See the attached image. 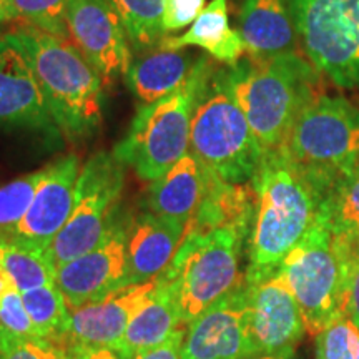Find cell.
<instances>
[{
	"label": "cell",
	"instance_id": "obj_26",
	"mask_svg": "<svg viewBox=\"0 0 359 359\" xmlns=\"http://www.w3.org/2000/svg\"><path fill=\"white\" fill-rule=\"evenodd\" d=\"M0 266L12 278L20 293L55 283V271L42 251L0 233Z\"/></svg>",
	"mask_w": 359,
	"mask_h": 359
},
{
	"label": "cell",
	"instance_id": "obj_36",
	"mask_svg": "<svg viewBox=\"0 0 359 359\" xmlns=\"http://www.w3.org/2000/svg\"><path fill=\"white\" fill-rule=\"evenodd\" d=\"M58 359H123L111 348H80L67 346L57 349Z\"/></svg>",
	"mask_w": 359,
	"mask_h": 359
},
{
	"label": "cell",
	"instance_id": "obj_38",
	"mask_svg": "<svg viewBox=\"0 0 359 359\" xmlns=\"http://www.w3.org/2000/svg\"><path fill=\"white\" fill-rule=\"evenodd\" d=\"M251 359H294V349L276 353V354H263V356H255Z\"/></svg>",
	"mask_w": 359,
	"mask_h": 359
},
{
	"label": "cell",
	"instance_id": "obj_39",
	"mask_svg": "<svg viewBox=\"0 0 359 359\" xmlns=\"http://www.w3.org/2000/svg\"><path fill=\"white\" fill-rule=\"evenodd\" d=\"M351 246H353V250L356 251V253L359 255V238L358 240H354V241H351Z\"/></svg>",
	"mask_w": 359,
	"mask_h": 359
},
{
	"label": "cell",
	"instance_id": "obj_19",
	"mask_svg": "<svg viewBox=\"0 0 359 359\" xmlns=\"http://www.w3.org/2000/svg\"><path fill=\"white\" fill-rule=\"evenodd\" d=\"M240 34L246 53L266 58L296 52V34L290 0H243Z\"/></svg>",
	"mask_w": 359,
	"mask_h": 359
},
{
	"label": "cell",
	"instance_id": "obj_24",
	"mask_svg": "<svg viewBox=\"0 0 359 359\" xmlns=\"http://www.w3.org/2000/svg\"><path fill=\"white\" fill-rule=\"evenodd\" d=\"M25 311L42 343L60 349L67 343L70 327V309L55 283L22 293Z\"/></svg>",
	"mask_w": 359,
	"mask_h": 359
},
{
	"label": "cell",
	"instance_id": "obj_2",
	"mask_svg": "<svg viewBox=\"0 0 359 359\" xmlns=\"http://www.w3.org/2000/svg\"><path fill=\"white\" fill-rule=\"evenodd\" d=\"M6 39L29 60L58 132L79 140L100 127L103 80L69 39L29 24L15 27Z\"/></svg>",
	"mask_w": 359,
	"mask_h": 359
},
{
	"label": "cell",
	"instance_id": "obj_28",
	"mask_svg": "<svg viewBox=\"0 0 359 359\" xmlns=\"http://www.w3.org/2000/svg\"><path fill=\"white\" fill-rule=\"evenodd\" d=\"M47 173V167L0 187V233H11L32 203L35 191Z\"/></svg>",
	"mask_w": 359,
	"mask_h": 359
},
{
	"label": "cell",
	"instance_id": "obj_10",
	"mask_svg": "<svg viewBox=\"0 0 359 359\" xmlns=\"http://www.w3.org/2000/svg\"><path fill=\"white\" fill-rule=\"evenodd\" d=\"M309 64L339 87L359 85V0H290Z\"/></svg>",
	"mask_w": 359,
	"mask_h": 359
},
{
	"label": "cell",
	"instance_id": "obj_23",
	"mask_svg": "<svg viewBox=\"0 0 359 359\" xmlns=\"http://www.w3.org/2000/svg\"><path fill=\"white\" fill-rule=\"evenodd\" d=\"M196 58L185 50H156L132 58L125 82L140 102V105L155 103L178 90L190 77Z\"/></svg>",
	"mask_w": 359,
	"mask_h": 359
},
{
	"label": "cell",
	"instance_id": "obj_27",
	"mask_svg": "<svg viewBox=\"0 0 359 359\" xmlns=\"http://www.w3.org/2000/svg\"><path fill=\"white\" fill-rule=\"evenodd\" d=\"M120 17L130 43L137 50L158 47L163 40L165 0H107Z\"/></svg>",
	"mask_w": 359,
	"mask_h": 359
},
{
	"label": "cell",
	"instance_id": "obj_6",
	"mask_svg": "<svg viewBox=\"0 0 359 359\" xmlns=\"http://www.w3.org/2000/svg\"><path fill=\"white\" fill-rule=\"evenodd\" d=\"M283 151L318 195L359 172V109L343 97H314L296 116Z\"/></svg>",
	"mask_w": 359,
	"mask_h": 359
},
{
	"label": "cell",
	"instance_id": "obj_21",
	"mask_svg": "<svg viewBox=\"0 0 359 359\" xmlns=\"http://www.w3.org/2000/svg\"><path fill=\"white\" fill-rule=\"evenodd\" d=\"M203 195V168L190 151L167 173L150 182L147 191L148 212L156 217L187 224Z\"/></svg>",
	"mask_w": 359,
	"mask_h": 359
},
{
	"label": "cell",
	"instance_id": "obj_20",
	"mask_svg": "<svg viewBox=\"0 0 359 359\" xmlns=\"http://www.w3.org/2000/svg\"><path fill=\"white\" fill-rule=\"evenodd\" d=\"M187 47H198L228 67L241 60L246 47L240 30L230 27L228 0H212L185 34L167 35L158 43V48L163 50H185Z\"/></svg>",
	"mask_w": 359,
	"mask_h": 359
},
{
	"label": "cell",
	"instance_id": "obj_37",
	"mask_svg": "<svg viewBox=\"0 0 359 359\" xmlns=\"http://www.w3.org/2000/svg\"><path fill=\"white\" fill-rule=\"evenodd\" d=\"M19 19L15 8H13L11 0H0V24Z\"/></svg>",
	"mask_w": 359,
	"mask_h": 359
},
{
	"label": "cell",
	"instance_id": "obj_32",
	"mask_svg": "<svg viewBox=\"0 0 359 359\" xmlns=\"http://www.w3.org/2000/svg\"><path fill=\"white\" fill-rule=\"evenodd\" d=\"M0 359H58L48 344L20 338L0 325Z\"/></svg>",
	"mask_w": 359,
	"mask_h": 359
},
{
	"label": "cell",
	"instance_id": "obj_1",
	"mask_svg": "<svg viewBox=\"0 0 359 359\" xmlns=\"http://www.w3.org/2000/svg\"><path fill=\"white\" fill-rule=\"evenodd\" d=\"M251 185L257 193V208L245 280L258 283L280 269L286 255L316 222L320 195L283 148L263 154Z\"/></svg>",
	"mask_w": 359,
	"mask_h": 359
},
{
	"label": "cell",
	"instance_id": "obj_14",
	"mask_svg": "<svg viewBox=\"0 0 359 359\" xmlns=\"http://www.w3.org/2000/svg\"><path fill=\"white\" fill-rule=\"evenodd\" d=\"M127 230L114 218L95 248L55 269V285L70 311L122 288Z\"/></svg>",
	"mask_w": 359,
	"mask_h": 359
},
{
	"label": "cell",
	"instance_id": "obj_31",
	"mask_svg": "<svg viewBox=\"0 0 359 359\" xmlns=\"http://www.w3.org/2000/svg\"><path fill=\"white\" fill-rule=\"evenodd\" d=\"M19 19L57 37L69 39L65 22L67 0H11Z\"/></svg>",
	"mask_w": 359,
	"mask_h": 359
},
{
	"label": "cell",
	"instance_id": "obj_5",
	"mask_svg": "<svg viewBox=\"0 0 359 359\" xmlns=\"http://www.w3.org/2000/svg\"><path fill=\"white\" fill-rule=\"evenodd\" d=\"M188 151L215 177L228 183H251L263 150L231 95L226 70L212 72L201 90L190 128Z\"/></svg>",
	"mask_w": 359,
	"mask_h": 359
},
{
	"label": "cell",
	"instance_id": "obj_4",
	"mask_svg": "<svg viewBox=\"0 0 359 359\" xmlns=\"http://www.w3.org/2000/svg\"><path fill=\"white\" fill-rule=\"evenodd\" d=\"M213 69L208 55L198 57L182 87L158 102L138 107L127 135L111 151L115 158L145 182L167 173L190 148L193 111Z\"/></svg>",
	"mask_w": 359,
	"mask_h": 359
},
{
	"label": "cell",
	"instance_id": "obj_16",
	"mask_svg": "<svg viewBox=\"0 0 359 359\" xmlns=\"http://www.w3.org/2000/svg\"><path fill=\"white\" fill-rule=\"evenodd\" d=\"M156 285L158 280L125 286L72 311L69 338L64 346L115 349L128 323L154 294Z\"/></svg>",
	"mask_w": 359,
	"mask_h": 359
},
{
	"label": "cell",
	"instance_id": "obj_15",
	"mask_svg": "<svg viewBox=\"0 0 359 359\" xmlns=\"http://www.w3.org/2000/svg\"><path fill=\"white\" fill-rule=\"evenodd\" d=\"M80 170V160L75 154L64 155L47 165V173L24 218L6 235L45 253L70 217Z\"/></svg>",
	"mask_w": 359,
	"mask_h": 359
},
{
	"label": "cell",
	"instance_id": "obj_11",
	"mask_svg": "<svg viewBox=\"0 0 359 359\" xmlns=\"http://www.w3.org/2000/svg\"><path fill=\"white\" fill-rule=\"evenodd\" d=\"M69 40L77 47L103 83L125 77L130 64V40L116 12L107 0H67Z\"/></svg>",
	"mask_w": 359,
	"mask_h": 359
},
{
	"label": "cell",
	"instance_id": "obj_3",
	"mask_svg": "<svg viewBox=\"0 0 359 359\" xmlns=\"http://www.w3.org/2000/svg\"><path fill=\"white\" fill-rule=\"evenodd\" d=\"M226 79L263 154L283 148L296 116L316 97L311 65L296 52L246 57L226 70Z\"/></svg>",
	"mask_w": 359,
	"mask_h": 359
},
{
	"label": "cell",
	"instance_id": "obj_29",
	"mask_svg": "<svg viewBox=\"0 0 359 359\" xmlns=\"http://www.w3.org/2000/svg\"><path fill=\"white\" fill-rule=\"evenodd\" d=\"M316 359H359V327L339 314L316 336Z\"/></svg>",
	"mask_w": 359,
	"mask_h": 359
},
{
	"label": "cell",
	"instance_id": "obj_30",
	"mask_svg": "<svg viewBox=\"0 0 359 359\" xmlns=\"http://www.w3.org/2000/svg\"><path fill=\"white\" fill-rule=\"evenodd\" d=\"M0 325L20 338L40 341L25 311L20 290L2 266H0Z\"/></svg>",
	"mask_w": 359,
	"mask_h": 359
},
{
	"label": "cell",
	"instance_id": "obj_17",
	"mask_svg": "<svg viewBox=\"0 0 359 359\" xmlns=\"http://www.w3.org/2000/svg\"><path fill=\"white\" fill-rule=\"evenodd\" d=\"M0 127L58 132L32 67L6 35L0 45Z\"/></svg>",
	"mask_w": 359,
	"mask_h": 359
},
{
	"label": "cell",
	"instance_id": "obj_9",
	"mask_svg": "<svg viewBox=\"0 0 359 359\" xmlns=\"http://www.w3.org/2000/svg\"><path fill=\"white\" fill-rule=\"evenodd\" d=\"M123 168L114 154L98 151L80 170L70 217L45 251L53 271L92 251L103 240L125 187Z\"/></svg>",
	"mask_w": 359,
	"mask_h": 359
},
{
	"label": "cell",
	"instance_id": "obj_22",
	"mask_svg": "<svg viewBox=\"0 0 359 359\" xmlns=\"http://www.w3.org/2000/svg\"><path fill=\"white\" fill-rule=\"evenodd\" d=\"M154 294L143 303L128 323L127 331L115 346L123 359H133L147 349L165 341L175 330L182 327L177 293L173 283L163 275L158 278Z\"/></svg>",
	"mask_w": 359,
	"mask_h": 359
},
{
	"label": "cell",
	"instance_id": "obj_40",
	"mask_svg": "<svg viewBox=\"0 0 359 359\" xmlns=\"http://www.w3.org/2000/svg\"><path fill=\"white\" fill-rule=\"evenodd\" d=\"M2 42H4V35L0 34V45H2Z\"/></svg>",
	"mask_w": 359,
	"mask_h": 359
},
{
	"label": "cell",
	"instance_id": "obj_12",
	"mask_svg": "<svg viewBox=\"0 0 359 359\" xmlns=\"http://www.w3.org/2000/svg\"><path fill=\"white\" fill-rule=\"evenodd\" d=\"M246 325L253 358L296 349L306 326L298 302L280 271L258 283L246 281Z\"/></svg>",
	"mask_w": 359,
	"mask_h": 359
},
{
	"label": "cell",
	"instance_id": "obj_25",
	"mask_svg": "<svg viewBox=\"0 0 359 359\" xmlns=\"http://www.w3.org/2000/svg\"><path fill=\"white\" fill-rule=\"evenodd\" d=\"M318 218L336 236L354 241L359 238V172L330 183L320 195Z\"/></svg>",
	"mask_w": 359,
	"mask_h": 359
},
{
	"label": "cell",
	"instance_id": "obj_7",
	"mask_svg": "<svg viewBox=\"0 0 359 359\" xmlns=\"http://www.w3.org/2000/svg\"><path fill=\"white\" fill-rule=\"evenodd\" d=\"M250 233L238 228L190 230L161 275L173 283L180 321L193 323L222 296L235 288L240 276V255Z\"/></svg>",
	"mask_w": 359,
	"mask_h": 359
},
{
	"label": "cell",
	"instance_id": "obj_18",
	"mask_svg": "<svg viewBox=\"0 0 359 359\" xmlns=\"http://www.w3.org/2000/svg\"><path fill=\"white\" fill-rule=\"evenodd\" d=\"M185 228V224L150 212L135 219L127 230L122 288L156 280L172 263Z\"/></svg>",
	"mask_w": 359,
	"mask_h": 359
},
{
	"label": "cell",
	"instance_id": "obj_34",
	"mask_svg": "<svg viewBox=\"0 0 359 359\" xmlns=\"http://www.w3.org/2000/svg\"><path fill=\"white\" fill-rule=\"evenodd\" d=\"M341 314L349 318L359 327V255L353 250V246L349 250L346 276H344Z\"/></svg>",
	"mask_w": 359,
	"mask_h": 359
},
{
	"label": "cell",
	"instance_id": "obj_35",
	"mask_svg": "<svg viewBox=\"0 0 359 359\" xmlns=\"http://www.w3.org/2000/svg\"><path fill=\"white\" fill-rule=\"evenodd\" d=\"M185 333L187 326L178 327V330H175L167 339L161 341L160 344H156L154 348L147 349V351L137 354L133 359H180Z\"/></svg>",
	"mask_w": 359,
	"mask_h": 359
},
{
	"label": "cell",
	"instance_id": "obj_33",
	"mask_svg": "<svg viewBox=\"0 0 359 359\" xmlns=\"http://www.w3.org/2000/svg\"><path fill=\"white\" fill-rule=\"evenodd\" d=\"M206 0H165L163 2V27L165 37L190 27L205 8Z\"/></svg>",
	"mask_w": 359,
	"mask_h": 359
},
{
	"label": "cell",
	"instance_id": "obj_13",
	"mask_svg": "<svg viewBox=\"0 0 359 359\" xmlns=\"http://www.w3.org/2000/svg\"><path fill=\"white\" fill-rule=\"evenodd\" d=\"M245 276L187 326L180 359H251Z\"/></svg>",
	"mask_w": 359,
	"mask_h": 359
},
{
	"label": "cell",
	"instance_id": "obj_8",
	"mask_svg": "<svg viewBox=\"0 0 359 359\" xmlns=\"http://www.w3.org/2000/svg\"><path fill=\"white\" fill-rule=\"evenodd\" d=\"M349 250L351 241L336 236L316 218L278 269L298 302L309 334L318 336L341 314Z\"/></svg>",
	"mask_w": 359,
	"mask_h": 359
}]
</instances>
